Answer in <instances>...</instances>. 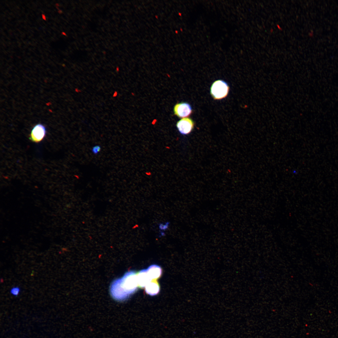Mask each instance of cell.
<instances>
[{"mask_svg": "<svg viewBox=\"0 0 338 338\" xmlns=\"http://www.w3.org/2000/svg\"><path fill=\"white\" fill-rule=\"evenodd\" d=\"M137 273L134 270L129 271L122 277L112 282L110 291L114 300L118 301H125L137 291L138 287Z\"/></svg>", "mask_w": 338, "mask_h": 338, "instance_id": "cell-1", "label": "cell"}, {"mask_svg": "<svg viewBox=\"0 0 338 338\" xmlns=\"http://www.w3.org/2000/svg\"><path fill=\"white\" fill-rule=\"evenodd\" d=\"M42 18L44 20H46V17H45V14H42Z\"/></svg>", "mask_w": 338, "mask_h": 338, "instance_id": "cell-12", "label": "cell"}, {"mask_svg": "<svg viewBox=\"0 0 338 338\" xmlns=\"http://www.w3.org/2000/svg\"><path fill=\"white\" fill-rule=\"evenodd\" d=\"M46 134L45 127L42 124H38L35 125L32 129L29 139L33 142L38 143L44 139Z\"/></svg>", "mask_w": 338, "mask_h": 338, "instance_id": "cell-3", "label": "cell"}, {"mask_svg": "<svg viewBox=\"0 0 338 338\" xmlns=\"http://www.w3.org/2000/svg\"><path fill=\"white\" fill-rule=\"evenodd\" d=\"M146 293L151 296L157 295L160 291V286L157 280H152L145 287Z\"/></svg>", "mask_w": 338, "mask_h": 338, "instance_id": "cell-8", "label": "cell"}, {"mask_svg": "<svg viewBox=\"0 0 338 338\" xmlns=\"http://www.w3.org/2000/svg\"><path fill=\"white\" fill-rule=\"evenodd\" d=\"M101 149V147L100 145H96L92 147L91 151L94 154L96 155L100 152Z\"/></svg>", "mask_w": 338, "mask_h": 338, "instance_id": "cell-11", "label": "cell"}, {"mask_svg": "<svg viewBox=\"0 0 338 338\" xmlns=\"http://www.w3.org/2000/svg\"><path fill=\"white\" fill-rule=\"evenodd\" d=\"M169 225L170 223L168 222L164 223H160L158 224L159 229L160 231L164 232L168 228Z\"/></svg>", "mask_w": 338, "mask_h": 338, "instance_id": "cell-9", "label": "cell"}, {"mask_svg": "<svg viewBox=\"0 0 338 338\" xmlns=\"http://www.w3.org/2000/svg\"><path fill=\"white\" fill-rule=\"evenodd\" d=\"M174 114L180 118H186L190 116L192 112L190 105L186 102L176 104L174 107Z\"/></svg>", "mask_w": 338, "mask_h": 338, "instance_id": "cell-4", "label": "cell"}, {"mask_svg": "<svg viewBox=\"0 0 338 338\" xmlns=\"http://www.w3.org/2000/svg\"><path fill=\"white\" fill-rule=\"evenodd\" d=\"M146 269L151 280H157L161 277L162 273L161 267L156 264L151 265Z\"/></svg>", "mask_w": 338, "mask_h": 338, "instance_id": "cell-7", "label": "cell"}, {"mask_svg": "<svg viewBox=\"0 0 338 338\" xmlns=\"http://www.w3.org/2000/svg\"><path fill=\"white\" fill-rule=\"evenodd\" d=\"M138 287L140 288H145L151 279L146 269H143L137 273Z\"/></svg>", "mask_w": 338, "mask_h": 338, "instance_id": "cell-6", "label": "cell"}, {"mask_svg": "<svg viewBox=\"0 0 338 338\" xmlns=\"http://www.w3.org/2000/svg\"><path fill=\"white\" fill-rule=\"evenodd\" d=\"M20 291V289L18 287H14L11 289L10 292L13 295L15 296H18Z\"/></svg>", "mask_w": 338, "mask_h": 338, "instance_id": "cell-10", "label": "cell"}, {"mask_svg": "<svg viewBox=\"0 0 338 338\" xmlns=\"http://www.w3.org/2000/svg\"><path fill=\"white\" fill-rule=\"evenodd\" d=\"M229 90V86L226 82L218 80L214 81L212 85L210 93L214 99L219 100L226 97L228 94Z\"/></svg>", "mask_w": 338, "mask_h": 338, "instance_id": "cell-2", "label": "cell"}, {"mask_svg": "<svg viewBox=\"0 0 338 338\" xmlns=\"http://www.w3.org/2000/svg\"><path fill=\"white\" fill-rule=\"evenodd\" d=\"M194 125L193 121L190 118H182L178 121L176 124L177 127L182 135H187L192 131Z\"/></svg>", "mask_w": 338, "mask_h": 338, "instance_id": "cell-5", "label": "cell"}]
</instances>
